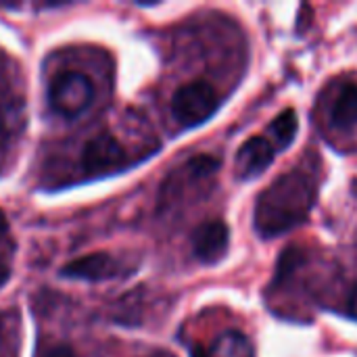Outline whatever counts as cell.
Segmentation results:
<instances>
[{
    "label": "cell",
    "mask_w": 357,
    "mask_h": 357,
    "mask_svg": "<svg viewBox=\"0 0 357 357\" xmlns=\"http://www.w3.org/2000/svg\"><path fill=\"white\" fill-rule=\"evenodd\" d=\"M318 199V169L299 165L276 178L255 203V230L264 238L282 236L307 222Z\"/></svg>",
    "instance_id": "6da1fadb"
},
{
    "label": "cell",
    "mask_w": 357,
    "mask_h": 357,
    "mask_svg": "<svg viewBox=\"0 0 357 357\" xmlns=\"http://www.w3.org/2000/svg\"><path fill=\"white\" fill-rule=\"evenodd\" d=\"M220 96L207 79H192L180 86L172 98V113L184 128H197L213 117Z\"/></svg>",
    "instance_id": "7a4b0ae2"
},
{
    "label": "cell",
    "mask_w": 357,
    "mask_h": 357,
    "mask_svg": "<svg viewBox=\"0 0 357 357\" xmlns=\"http://www.w3.org/2000/svg\"><path fill=\"white\" fill-rule=\"evenodd\" d=\"M50 107L63 117L82 115L94 100V86L88 75L79 71H65L50 84Z\"/></svg>",
    "instance_id": "3957f363"
},
{
    "label": "cell",
    "mask_w": 357,
    "mask_h": 357,
    "mask_svg": "<svg viewBox=\"0 0 357 357\" xmlns=\"http://www.w3.org/2000/svg\"><path fill=\"white\" fill-rule=\"evenodd\" d=\"M230 245V230L224 222L213 220L201 224L192 234V251L201 264L213 266L226 257Z\"/></svg>",
    "instance_id": "277c9868"
},
{
    "label": "cell",
    "mask_w": 357,
    "mask_h": 357,
    "mask_svg": "<svg viewBox=\"0 0 357 357\" xmlns=\"http://www.w3.org/2000/svg\"><path fill=\"white\" fill-rule=\"evenodd\" d=\"M82 163L88 172L113 169L126 163V149L111 134H98L86 142L82 153Z\"/></svg>",
    "instance_id": "5b68a950"
},
{
    "label": "cell",
    "mask_w": 357,
    "mask_h": 357,
    "mask_svg": "<svg viewBox=\"0 0 357 357\" xmlns=\"http://www.w3.org/2000/svg\"><path fill=\"white\" fill-rule=\"evenodd\" d=\"M276 146L264 138V136H253L249 138L236 153V174L241 180H253L261 176L270 163L274 161Z\"/></svg>",
    "instance_id": "8992f818"
},
{
    "label": "cell",
    "mask_w": 357,
    "mask_h": 357,
    "mask_svg": "<svg viewBox=\"0 0 357 357\" xmlns=\"http://www.w3.org/2000/svg\"><path fill=\"white\" fill-rule=\"evenodd\" d=\"M61 274L67 278H73V280L100 282V280L115 278L119 274V266L109 253H92V255H86V257L65 264Z\"/></svg>",
    "instance_id": "52a82bcc"
},
{
    "label": "cell",
    "mask_w": 357,
    "mask_h": 357,
    "mask_svg": "<svg viewBox=\"0 0 357 357\" xmlns=\"http://www.w3.org/2000/svg\"><path fill=\"white\" fill-rule=\"evenodd\" d=\"M331 123L337 130H354L357 126V84H345L333 107H331Z\"/></svg>",
    "instance_id": "ba28073f"
},
{
    "label": "cell",
    "mask_w": 357,
    "mask_h": 357,
    "mask_svg": "<svg viewBox=\"0 0 357 357\" xmlns=\"http://www.w3.org/2000/svg\"><path fill=\"white\" fill-rule=\"evenodd\" d=\"M209 357H255V349L247 335L238 331H226L213 341Z\"/></svg>",
    "instance_id": "9c48e42d"
},
{
    "label": "cell",
    "mask_w": 357,
    "mask_h": 357,
    "mask_svg": "<svg viewBox=\"0 0 357 357\" xmlns=\"http://www.w3.org/2000/svg\"><path fill=\"white\" fill-rule=\"evenodd\" d=\"M299 132V119H297V113L293 109H287L282 111L270 126V134L274 138V144H276V151H284L293 144L295 136Z\"/></svg>",
    "instance_id": "30bf717a"
},
{
    "label": "cell",
    "mask_w": 357,
    "mask_h": 357,
    "mask_svg": "<svg viewBox=\"0 0 357 357\" xmlns=\"http://www.w3.org/2000/svg\"><path fill=\"white\" fill-rule=\"evenodd\" d=\"M36 357H75V354L65 343H52L48 347H40Z\"/></svg>",
    "instance_id": "8fae6325"
},
{
    "label": "cell",
    "mask_w": 357,
    "mask_h": 357,
    "mask_svg": "<svg viewBox=\"0 0 357 357\" xmlns=\"http://www.w3.org/2000/svg\"><path fill=\"white\" fill-rule=\"evenodd\" d=\"M347 310H349V316H351V318H356V320H357V289L354 291L351 299H349V307H347Z\"/></svg>",
    "instance_id": "7c38bea8"
},
{
    "label": "cell",
    "mask_w": 357,
    "mask_h": 357,
    "mask_svg": "<svg viewBox=\"0 0 357 357\" xmlns=\"http://www.w3.org/2000/svg\"><path fill=\"white\" fill-rule=\"evenodd\" d=\"M8 278H10V270H8L6 266H2V264H0V287H4Z\"/></svg>",
    "instance_id": "4fadbf2b"
},
{
    "label": "cell",
    "mask_w": 357,
    "mask_h": 357,
    "mask_svg": "<svg viewBox=\"0 0 357 357\" xmlns=\"http://www.w3.org/2000/svg\"><path fill=\"white\" fill-rule=\"evenodd\" d=\"M192 357H209V354H207L201 345H195V349H192Z\"/></svg>",
    "instance_id": "5bb4252c"
},
{
    "label": "cell",
    "mask_w": 357,
    "mask_h": 357,
    "mask_svg": "<svg viewBox=\"0 0 357 357\" xmlns=\"http://www.w3.org/2000/svg\"><path fill=\"white\" fill-rule=\"evenodd\" d=\"M6 228H8V224H6V218H4V213H2V209H0V236L6 232Z\"/></svg>",
    "instance_id": "9a60e30c"
}]
</instances>
